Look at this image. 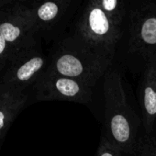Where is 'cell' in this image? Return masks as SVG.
Instances as JSON below:
<instances>
[{
    "instance_id": "cell-8",
    "label": "cell",
    "mask_w": 156,
    "mask_h": 156,
    "mask_svg": "<svg viewBox=\"0 0 156 156\" xmlns=\"http://www.w3.org/2000/svg\"><path fill=\"white\" fill-rule=\"evenodd\" d=\"M138 86L142 132L153 137L156 124V63H150L141 70Z\"/></svg>"
},
{
    "instance_id": "cell-5",
    "label": "cell",
    "mask_w": 156,
    "mask_h": 156,
    "mask_svg": "<svg viewBox=\"0 0 156 156\" xmlns=\"http://www.w3.org/2000/svg\"><path fill=\"white\" fill-rule=\"evenodd\" d=\"M36 101H68L82 105L93 102L95 87L74 78L45 71L31 87Z\"/></svg>"
},
{
    "instance_id": "cell-12",
    "label": "cell",
    "mask_w": 156,
    "mask_h": 156,
    "mask_svg": "<svg viewBox=\"0 0 156 156\" xmlns=\"http://www.w3.org/2000/svg\"><path fill=\"white\" fill-rule=\"evenodd\" d=\"M97 156H124V154L117 146H115L102 134L98 148Z\"/></svg>"
},
{
    "instance_id": "cell-10",
    "label": "cell",
    "mask_w": 156,
    "mask_h": 156,
    "mask_svg": "<svg viewBox=\"0 0 156 156\" xmlns=\"http://www.w3.org/2000/svg\"><path fill=\"white\" fill-rule=\"evenodd\" d=\"M131 156H156L155 138L142 132Z\"/></svg>"
},
{
    "instance_id": "cell-1",
    "label": "cell",
    "mask_w": 156,
    "mask_h": 156,
    "mask_svg": "<svg viewBox=\"0 0 156 156\" xmlns=\"http://www.w3.org/2000/svg\"><path fill=\"white\" fill-rule=\"evenodd\" d=\"M129 0H84L68 33L114 60L127 32Z\"/></svg>"
},
{
    "instance_id": "cell-3",
    "label": "cell",
    "mask_w": 156,
    "mask_h": 156,
    "mask_svg": "<svg viewBox=\"0 0 156 156\" xmlns=\"http://www.w3.org/2000/svg\"><path fill=\"white\" fill-rule=\"evenodd\" d=\"M113 62L67 33L56 41L46 71L96 87L112 67Z\"/></svg>"
},
{
    "instance_id": "cell-11",
    "label": "cell",
    "mask_w": 156,
    "mask_h": 156,
    "mask_svg": "<svg viewBox=\"0 0 156 156\" xmlns=\"http://www.w3.org/2000/svg\"><path fill=\"white\" fill-rule=\"evenodd\" d=\"M19 53L0 35V70H4Z\"/></svg>"
},
{
    "instance_id": "cell-13",
    "label": "cell",
    "mask_w": 156,
    "mask_h": 156,
    "mask_svg": "<svg viewBox=\"0 0 156 156\" xmlns=\"http://www.w3.org/2000/svg\"><path fill=\"white\" fill-rule=\"evenodd\" d=\"M0 140H1V139H0Z\"/></svg>"
},
{
    "instance_id": "cell-9",
    "label": "cell",
    "mask_w": 156,
    "mask_h": 156,
    "mask_svg": "<svg viewBox=\"0 0 156 156\" xmlns=\"http://www.w3.org/2000/svg\"><path fill=\"white\" fill-rule=\"evenodd\" d=\"M29 96L26 92L0 84V139L10 124L26 106Z\"/></svg>"
},
{
    "instance_id": "cell-4",
    "label": "cell",
    "mask_w": 156,
    "mask_h": 156,
    "mask_svg": "<svg viewBox=\"0 0 156 156\" xmlns=\"http://www.w3.org/2000/svg\"><path fill=\"white\" fill-rule=\"evenodd\" d=\"M127 54L140 62L141 70L156 63V0H129Z\"/></svg>"
},
{
    "instance_id": "cell-7",
    "label": "cell",
    "mask_w": 156,
    "mask_h": 156,
    "mask_svg": "<svg viewBox=\"0 0 156 156\" xmlns=\"http://www.w3.org/2000/svg\"><path fill=\"white\" fill-rule=\"evenodd\" d=\"M49 58L38 49L32 47L20 52L4 69L0 84L26 92L46 71Z\"/></svg>"
},
{
    "instance_id": "cell-2",
    "label": "cell",
    "mask_w": 156,
    "mask_h": 156,
    "mask_svg": "<svg viewBox=\"0 0 156 156\" xmlns=\"http://www.w3.org/2000/svg\"><path fill=\"white\" fill-rule=\"evenodd\" d=\"M103 135L124 155L131 156L142 134L141 120L128 100L121 73L112 67L103 78Z\"/></svg>"
},
{
    "instance_id": "cell-6",
    "label": "cell",
    "mask_w": 156,
    "mask_h": 156,
    "mask_svg": "<svg viewBox=\"0 0 156 156\" xmlns=\"http://www.w3.org/2000/svg\"><path fill=\"white\" fill-rule=\"evenodd\" d=\"M84 0H38L31 11L39 33L61 39L67 34Z\"/></svg>"
}]
</instances>
